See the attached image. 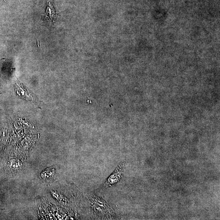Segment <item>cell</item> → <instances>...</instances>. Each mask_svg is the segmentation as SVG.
I'll return each instance as SVG.
<instances>
[{"label": "cell", "mask_w": 220, "mask_h": 220, "mask_svg": "<svg viewBox=\"0 0 220 220\" xmlns=\"http://www.w3.org/2000/svg\"><path fill=\"white\" fill-rule=\"evenodd\" d=\"M7 136V131L6 130H2L0 132V138L5 140Z\"/></svg>", "instance_id": "cell-4"}, {"label": "cell", "mask_w": 220, "mask_h": 220, "mask_svg": "<svg viewBox=\"0 0 220 220\" xmlns=\"http://www.w3.org/2000/svg\"><path fill=\"white\" fill-rule=\"evenodd\" d=\"M125 165L126 163L124 161H122L119 164L112 174L105 182L104 184L101 188V191H104L109 187L116 184L120 181L124 170Z\"/></svg>", "instance_id": "cell-1"}, {"label": "cell", "mask_w": 220, "mask_h": 220, "mask_svg": "<svg viewBox=\"0 0 220 220\" xmlns=\"http://www.w3.org/2000/svg\"><path fill=\"white\" fill-rule=\"evenodd\" d=\"M20 164L18 161L13 160L11 161L10 167L13 169H16L20 167Z\"/></svg>", "instance_id": "cell-3"}, {"label": "cell", "mask_w": 220, "mask_h": 220, "mask_svg": "<svg viewBox=\"0 0 220 220\" xmlns=\"http://www.w3.org/2000/svg\"><path fill=\"white\" fill-rule=\"evenodd\" d=\"M16 92H17L18 95L21 98L31 101H33V98L32 96L30 94H28L27 92H26L22 87L19 86L18 84L17 87H16Z\"/></svg>", "instance_id": "cell-2"}]
</instances>
